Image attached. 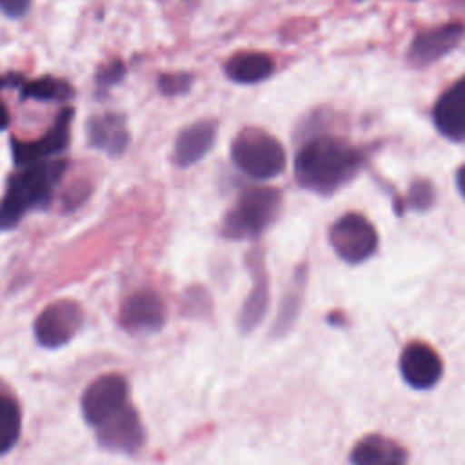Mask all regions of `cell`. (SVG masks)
<instances>
[{
  "instance_id": "23",
  "label": "cell",
  "mask_w": 465,
  "mask_h": 465,
  "mask_svg": "<svg viewBox=\"0 0 465 465\" xmlns=\"http://www.w3.org/2000/svg\"><path fill=\"white\" fill-rule=\"evenodd\" d=\"M407 200H409V205L412 209H418V211H425L432 205L434 202V189H432V183L427 182V180H418L411 185L409 193H407Z\"/></svg>"
},
{
  "instance_id": "26",
  "label": "cell",
  "mask_w": 465,
  "mask_h": 465,
  "mask_svg": "<svg viewBox=\"0 0 465 465\" xmlns=\"http://www.w3.org/2000/svg\"><path fill=\"white\" fill-rule=\"evenodd\" d=\"M456 187L460 194L465 198V163L456 171Z\"/></svg>"
},
{
  "instance_id": "4",
  "label": "cell",
  "mask_w": 465,
  "mask_h": 465,
  "mask_svg": "<svg viewBox=\"0 0 465 465\" xmlns=\"http://www.w3.org/2000/svg\"><path fill=\"white\" fill-rule=\"evenodd\" d=\"M231 158L242 173L256 180H271L285 169L283 145L258 127H247L234 136Z\"/></svg>"
},
{
  "instance_id": "5",
  "label": "cell",
  "mask_w": 465,
  "mask_h": 465,
  "mask_svg": "<svg viewBox=\"0 0 465 465\" xmlns=\"http://www.w3.org/2000/svg\"><path fill=\"white\" fill-rule=\"evenodd\" d=\"M82 414L94 430L116 420L129 407V387L120 374L96 378L82 394Z\"/></svg>"
},
{
  "instance_id": "20",
  "label": "cell",
  "mask_w": 465,
  "mask_h": 465,
  "mask_svg": "<svg viewBox=\"0 0 465 465\" xmlns=\"http://www.w3.org/2000/svg\"><path fill=\"white\" fill-rule=\"evenodd\" d=\"M24 98H33V100H44V102H62L73 98V87L60 78L53 76H44L36 78L33 82H27L20 89Z\"/></svg>"
},
{
  "instance_id": "11",
  "label": "cell",
  "mask_w": 465,
  "mask_h": 465,
  "mask_svg": "<svg viewBox=\"0 0 465 465\" xmlns=\"http://www.w3.org/2000/svg\"><path fill=\"white\" fill-rule=\"evenodd\" d=\"M120 323L129 332H156L165 323V305L153 291L134 292L122 305Z\"/></svg>"
},
{
  "instance_id": "1",
  "label": "cell",
  "mask_w": 465,
  "mask_h": 465,
  "mask_svg": "<svg viewBox=\"0 0 465 465\" xmlns=\"http://www.w3.org/2000/svg\"><path fill=\"white\" fill-rule=\"evenodd\" d=\"M356 147L334 136H316L305 142L294 160V174L302 187L331 194L352 180L361 167Z\"/></svg>"
},
{
  "instance_id": "9",
  "label": "cell",
  "mask_w": 465,
  "mask_h": 465,
  "mask_svg": "<svg viewBox=\"0 0 465 465\" xmlns=\"http://www.w3.org/2000/svg\"><path fill=\"white\" fill-rule=\"evenodd\" d=\"M400 372L412 389L427 391L441 380L443 363L430 345L423 341H411L401 351Z\"/></svg>"
},
{
  "instance_id": "13",
  "label": "cell",
  "mask_w": 465,
  "mask_h": 465,
  "mask_svg": "<svg viewBox=\"0 0 465 465\" xmlns=\"http://www.w3.org/2000/svg\"><path fill=\"white\" fill-rule=\"evenodd\" d=\"M218 125L214 120H200L180 131L173 149V162L178 167H189L200 162L216 142Z\"/></svg>"
},
{
  "instance_id": "24",
  "label": "cell",
  "mask_w": 465,
  "mask_h": 465,
  "mask_svg": "<svg viewBox=\"0 0 465 465\" xmlns=\"http://www.w3.org/2000/svg\"><path fill=\"white\" fill-rule=\"evenodd\" d=\"M31 0H0V11L9 18H20L27 13Z\"/></svg>"
},
{
  "instance_id": "17",
  "label": "cell",
  "mask_w": 465,
  "mask_h": 465,
  "mask_svg": "<svg viewBox=\"0 0 465 465\" xmlns=\"http://www.w3.org/2000/svg\"><path fill=\"white\" fill-rule=\"evenodd\" d=\"M225 74L236 84H260L274 73V60L265 53L245 51L232 54L225 65Z\"/></svg>"
},
{
  "instance_id": "12",
  "label": "cell",
  "mask_w": 465,
  "mask_h": 465,
  "mask_svg": "<svg viewBox=\"0 0 465 465\" xmlns=\"http://www.w3.org/2000/svg\"><path fill=\"white\" fill-rule=\"evenodd\" d=\"M436 129L452 142H465V76L454 82L432 109Z\"/></svg>"
},
{
  "instance_id": "10",
  "label": "cell",
  "mask_w": 465,
  "mask_h": 465,
  "mask_svg": "<svg viewBox=\"0 0 465 465\" xmlns=\"http://www.w3.org/2000/svg\"><path fill=\"white\" fill-rule=\"evenodd\" d=\"M465 25L450 22L418 33L409 47V60L416 65H429L449 54L461 40Z\"/></svg>"
},
{
  "instance_id": "16",
  "label": "cell",
  "mask_w": 465,
  "mask_h": 465,
  "mask_svg": "<svg viewBox=\"0 0 465 465\" xmlns=\"http://www.w3.org/2000/svg\"><path fill=\"white\" fill-rule=\"evenodd\" d=\"M89 142L93 147L118 156L129 143V131L120 114H100L94 116L87 125Z\"/></svg>"
},
{
  "instance_id": "15",
  "label": "cell",
  "mask_w": 465,
  "mask_h": 465,
  "mask_svg": "<svg viewBox=\"0 0 465 465\" xmlns=\"http://www.w3.org/2000/svg\"><path fill=\"white\" fill-rule=\"evenodd\" d=\"M405 458V449L381 434L361 438L351 452L352 465H401Z\"/></svg>"
},
{
  "instance_id": "18",
  "label": "cell",
  "mask_w": 465,
  "mask_h": 465,
  "mask_svg": "<svg viewBox=\"0 0 465 465\" xmlns=\"http://www.w3.org/2000/svg\"><path fill=\"white\" fill-rule=\"evenodd\" d=\"M252 276H254V287L251 291V294L247 296L245 303H243V309L240 312V327L247 332L251 329H254L263 314H265V309H267V274L263 271V265L262 263H256L252 265Z\"/></svg>"
},
{
  "instance_id": "8",
  "label": "cell",
  "mask_w": 465,
  "mask_h": 465,
  "mask_svg": "<svg viewBox=\"0 0 465 465\" xmlns=\"http://www.w3.org/2000/svg\"><path fill=\"white\" fill-rule=\"evenodd\" d=\"M71 120H73V111L64 109L56 116L54 125L40 140H36V142L11 140L13 162L18 167H27V165H33V163H38V162H45V158L51 156V154L62 153L69 143Z\"/></svg>"
},
{
  "instance_id": "27",
  "label": "cell",
  "mask_w": 465,
  "mask_h": 465,
  "mask_svg": "<svg viewBox=\"0 0 465 465\" xmlns=\"http://www.w3.org/2000/svg\"><path fill=\"white\" fill-rule=\"evenodd\" d=\"M7 125H9V113L5 105L0 102V131H4Z\"/></svg>"
},
{
  "instance_id": "6",
  "label": "cell",
  "mask_w": 465,
  "mask_h": 465,
  "mask_svg": "<svg viewBox=\"0 0 465 465\" xmlns=\"http://www.w3.org/2000/svg\"><path fill=\"white\" fill-rule=\"evenodd\" d=\"M329 243L343 262L356 265L376 252L378 232L365 216L347 213L331 225Z\"/></svg>"
},
{
  "instance_id": "14",
  "label": "cell",
  "mask_w": 465,
  "mask_h": 465,
  "mask_svg": "<svg viewBox=\"0 0 465 465\" xmlns=\"http://www.w3.org/2000/svg\"><path fill=\"white\" fill-rule=\"evenodd\" d=\"M102 447L116 452H136L143 443V427L133 405H129L116 420L96 430Z\"/></svg>"
},
{
  "instance_id": "3",
  "label": "cell",
  "mask_w": 465,
  "mask_h": 465,
  "mask_svg": "<svg viewBox=\"0 0 465 465\" xmlns=\"http://www.w3.org/2000/svg\"><path fill=\"white\" fill-rule=\"evenodd\" d=\"M282 194L272 187H252L240 194L223 218V236L229 240H252L278 216Z\"/></svg>"
},
{
  "instance_id": "19",
  "label": "cell",
  "mask_w": 465,
  "mask_h": 465,
  "mask_svg": "<svg viewBox=\"0 0 465 465\" xmlns=\"http://www.w3.org/2000/svg\"><path fill=\"white\" fill-rule=\"evenodd\" d=\"M22 429L18 403L5 392H0V456L15 447Z\"/></svg>"
},
{
  "instance_id": "7",
  "label": "cell",
  "mask_w": 465,
  "mask_h": 465,
  "mask_svg": "<svg viewBox=\"0 0 465 465\" xmlns=\"http://www.w3.org/2000/svg\"><path fill=\"white\" fill-rule=\"evenodd\" d=\"M84 323L82 307L73 300L47 305L35 320V336L42 347L56 349L74 338Z\"/></svg>"
},
{
  "instance_id": "22",
  "label": "cell",
  "mask_w": 465,
  "mask_h": 465,
  "mask_svg": "<svg viewBox=\"0 0 465 465\" xmlns=\"http://www.w3.org/2000/svg\"><path fill=\"white\" fill-rule=\"evenodd\" d=\"M193 85V76L189 73H167L158 78V87L167 96L183 94Z\"/></svg>"
},
{
  "instance_id": "2",
  "label": "cell",
  "mask_w": 465,
  "mask_h": 465,
  "mask_svg": "<svg viewBox=\"0 0 465 465\" xmlns=\"http://www.w3.org/2000/svg\"><path fill=\"white\" fill-rule=\"evenodd\" d=\"M67 162H38L22 167L11 176L7 191L0 202V229L15 227L33 207H47L54 183L65 173Z\"/></svg>"
},
{
  "instance_id": "25",
  "label": "cell",
  "mask_w": 465,
  "mask_h": 465,
  "mask_svg": "<svg viewBox=\"0 0 465 465\" xmlns=\"http://www.w3.org/2000/svg\"><path fill=\"white\" fill-rule=\"evenodd\" d=\"M122 74H124V65H122V62H113L111 65H107V67H104V69L100 71L98 82H100L102 85L114 84V82H118V80L122 78Z\"/></svg>"
},
{
  "instance_id": "21",
  "label": "cell",
  "mask_w": 465,
  "mask_h": 465,
  "mask_svg": "<svg viewBox=\"0 0 465 465\" xmlns=\"http://www.w3.org/2000/svg\"><path fill=\"white\" fill-rule=\"evenodd\" d=\"M303 283H305V272L300 271L296 272L294 280H292V287L291 291L285 294L283 302H282V307H280V312H278V318H276V334H285L287 329L292 325L294 318H296V312L300 309V298L303 294Z\"/></svg>"
}]
</instances>
